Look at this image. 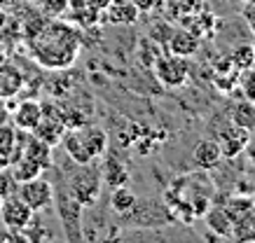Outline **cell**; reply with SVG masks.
Segmentation results:
<instances>
[{
  "label": "cell",
  "mask_w": 255,
  "mask_h": 243,
  "mask_svg": "<svg viewBox=\"0 0 255 243\" xmlns=\"http://www.w3.org/2000/svg\"><path fill=\"white\" fill-rule=\"evenodd\" d=\"M26 38L33 61L49 71H63L75 63L80 38L75 28L47 16H35V24L26 26Z\"/></svg>",
  "instance_id": "cell-1"
},
{
  "label": "cell",
  "mask_w": 255,
  "mask_h": 243,
  "mask_svg": "<svg viewBox=\"0 0 255 243\" xmlns=\"http://www.w3.org/2000/svg\"><path fill=\"white\" fill-rule=\"evenodd\" d=\"M101 168L89 162V164H75V171L68 178V185H66V192H68L75 201H78L82 208H89L99 201L101 196Z\"/></svg>",
  "instance_id": "cell-2"
},
{
  "label": "cell",
  "mask_w": 255,
  "mask_h": 243,
  "mask_svg": "<svg viewBox=\"0 0 255 243\" xmlns=\"http://www.w3.org/2000/svg\"><path fill=\"white\" fill-rule=\"evenodd\" d=\"M16 194H19V199H21L33 213L45 211V208H49L52 201H54V187H52V182H47L45 178H40V175L26 180V182H19V185H16Z\"/></svg>",
  "instance_id": "cell-3"
},
{
  "label": "cell",
  "mask_w": 255,
  "mask_h": 243,
  "mask_svg": "<svg viewBox=\"0 0 255 243\" xmlns=\"http://www.w3.org/2000/svg\"><path fill=\"white\" fill-rule=\"evenodd\" d=\"M155 75L164 86H171V89L183 86L187 82V75H190V61L183 56L166 54L155 61Z\"/></svg>",
  "instance_id": "cell-4"
},
{
  "label": "cell",
  "mask_w": 255,
  "mask_h": 243,
  "mask_svg": "<svg viewBox=\"0 0 255 243\" xmlns=\"http://www.w3.org/2000/svg\"><path fill=\"white\" fill-rule=\"evenodd\" d=\"M0 220H2L5 229H9V232H19V234H21L23 229L31 227L33 211L23 204L21 199H19V194H9V196L2 199V206H0Z\"/></svg>",
  "instance_id": "cell-5"
},
{
  "label": "cell",
  "mask_w": 255,
  "mask_h": 243,
  "mask_svg": "<svg viewBox=\"0 0 255 243\" xmlns=\"http://www.w3.org/2000/svg\"><path fill=\"white\" fill-rule=\"evenodd\" d=\"M66 131H68V126L63 124V119L59 117V115H52V112H47V110L42 108V117H40V122L35 124V129H33L31 134L35 136V138H40L42 143H47L49 148H56V145L63 141Z\"/></svg>",
  "instance_id": "cell-6"
},
{
  "label": "cell",
  "mask_w": 255,
  "mask_h": 243,
  "mask_svg": "<svg viewBox=\"0 0 255 243\" xmlns=\"http://www.w3.org/2000/svg\"><path fill=\"white\" fill-rule=\"evenodd\" d=\"M80 211H82V206L73 199V196L63 189V192H59V218H61L63 227H66V236L68 239H82V234L80 232H75V227L80 229Z\"/></svg>",
  "instance_id": "cell-7"
},
{
  "label": "cell",
  "mask_w": 255,
  "mask_h": 243,
  "mask_svg": "<svg viewBox=\"0 0 255 243\" xmlns=\"http://www.w3.org/2000/svg\"><path fill=\"white\" fill-rule=\"evenodd\" d=\"M248 134H251V131H246V129L237 126L234 122L230 126H225L223 131H220V138H218V145H220L223 157H227V159L239 157L241 152H244V148H246V143L251 141V138H248Z\"/></svg>",
  "instance_id": "cell-8"
},
{
  "label": "cell",
  "mask_w": 255,
  "mask_h": 243,
  "mask_svg": "<svg viewBox=\"0 0 255 243\" xmlns=\"http://www.w3.org/2000/svg\"><path fill=\"white\" fill-rule=\"evenodd\" d=\"M101 14H103V19L113 26H131L138 21L140 12L131 0H113Z\"/></svg>",
  "instance_id": "cell-9"
},
{
  "label": "cell",
  "mask_w": 255,
  "mask_h": 243,
  "mask_svg": "<svg viewBox=\"0 0 255 243\" xmlns=\"http://www.w3.org/2000/svg\"><path fill=\"white\" fill-rule=\"evenodd\" d=\"M42 117V103L33 101V98H26L14 108L12 112V122H14V129L19 131H33L35 124Z\"/></svg>",
  "instance_id": "cell-10"
},
{
  "label": "cell",
  "mask_w": 255,
  "mask_h": 243,
  "mask_svg": "<svg viewBox=\"0 0 255 243\" xmlns=\"http://www.w3.org/2000/svg\"><path fill=\"white\" fill-rule=\"evenodd\" d=\"M166 45H169L171 54L190 59V56H194L197 49H199V38H197L194 33H190L187 28H176V31H171Z\"/></svg>",
  "instance_id": "cell-11"
},
{
  "label": "cell",
  "mask_w": 255,
  "mask_h": 243,
  "mask_svg": "<svg viewBox=\"0 0 255 243\" xmlns=\"http://www.w3.org/2000/svg\"><path fill=\"white\" fill-rule=\"evenodd\" d=\"M220 159H223L220 145H218V141H211V138L199 141L192 150V162L199 166V168H204V171L216 168V166L220 164Z\"/></svg>",
  "instance_id": "cell-12"
},
{
  "label": "cell",
  "mask_w": 255,
  "mask_h": 243,
  "mask_svg": "<svg viewBox=\"0 0 255 243\" xmlns=\"http://www.w3.org/2000/svg\"><path fill=\"white\" fill-rule=\"evenodd\" d=\"M206 218V225L216 236H223V239H232V222L234 218L230 215V211L225 206H209V211L204 213Z\"/></svg>",
  "instance_id": "cell-13"
},
{
  "label": "cell",
  "mask_w": 255,
  "mask_h": 243,
  "mask_svg": "<svg viewBox=\"0 0 255 243\" xmlns=\"http://www.w3.org/2000/svg\"><path fill=\"white\" fill-rule=\"evenodd\" d=\"M19 157V141L14 126H0V168H7Z\"/></svg>",
  "instance_id": "cell-14"
},
{
  "label": "cell",
  "mask_w": 255,
  "mask_h": 243,
  "mask_svg": "<svg viewBox=\"0 0 255 243\" xmlns=\"http://www.w3.org/2000/svg\"><path fill=\"white\" fill-rule=\"evenodd\" d=\"M78 134H80V138H82V143H85V148L89 150V155H92L94 159L101 157V155L106 152V148H108V136H106L103 129L82 124V126H78Z\"/></svg>",
  "instance_id": "cell-15"
},
{
  "label": "cell",
  "mask_w": 255,
  "mask_h": 243,
  "mask_svg": "<svg viewBox=\"0 0 255 243\" xmlns=\"http://www.w3.org/2000/svg\"><path fill=\"white\" fill-rule=\"evenodd\" d=\"M232 239L241 243L255 241V206H251L248 211L239 213L232 222Z\"/></svg>",
  "instance_id": "cell-16"
},
{
  "label": "cell",
  "mask_w": 255,
  "mask_h": 243,
  "mask_svg": "<svg viewBox=\"0 0 255 243\" xmlns=\"http://www.w3.org/2000/svg\"><path fill=\"white\" fill-rule=\"evenodd\" d=\"M61 145L66 148V155H68L75 164H89V162H94V157L89 155V150L85 148V143H82V138H80L78 129H68L66 136H63Z\"/></svg>",
  "instance_id": "cell-17"
},
{
  "label": "cell",
  "mask_w": 255,
  "mask_h": 243,
  "mask_svg": "<svg viewBox=\"0 0 255 243\" xmlns=\"http://www.w3.org/2000/svg\"><path fill=\"white\" fill-rule=\"evenodd\" d=\"M23 86V75L9 63H0V96L9 98V96L19 94Z\"/></svg>",
  "instance_id": "cell-18"
},
{
  "label": "cell",
  "mask_w": 255,
  "mask_h": 243,
  "mask_svg": "<svg viewBox=\"0 0 255 243\" xmlns=\"http://www.w3.org/2000/svg\"><path fill=\"white\" fill-rule=\"evenodd\" d=\"M68 12L73 16V21L82 28H92L96 21H99V9L89 7L85 0H68Z\"/></svg>",
  "instance_id": "cell-19"
},
{
  "label": "cell",
  "mask_w": 255,
  "mask_h": 243,
  "mask_svg": "<svg viewBox=\"0 0 255 243\" xmlns=\"http://www.w3.org/2000/svg\"><path fill=\"white\" fill-rule=\"evenodd\" d=\"M101 180L106 182L110 189L120 187V185H127L129 182V168L115 159H108L106 162V168H101Z\"/></svg>",
  "instance_id": "cell-20"
},
{
  "label": "cell",
  "mask_w": 255,
  "mask_h": 243,
  "mask_svg": "<svg viewBox=\"0 0 255 243\" xmlns=\"http://www.w3.org/2000/svg\"><path fill=\"white\" fill-rule=\"evenodd\" d=\"M110 208L115 213H131L136 208V194H133L131 189L127 187V185H120V187L113 189V194H110Z\"/></svg>",
  "instance_id": "cell-21"
},
{
  "label": "cell",
  "mask_w": 255,
  "mask_h": 243,
  "mask_svg": "<svg viewBox=\"0 0 255 243\" xmlns=\"http://www.w3.org/2000/svg\"><path fill=\"white\" fill-rule=\"evenodd\" d=\"M232 122L246 131H255V103L253 101H239L232 110Z\"/></svg>",
  "instance_id": "cell-22"
},
{
  "label": "cell",
  "mask_w": 255,
  "mask_h": 243,
  "mask_svg": "<svg viewBox=\"0 0 255 243\" xmlns=\"http://www.w3.org/2000/svg\"><path fill=\"white\" fill-rule=\"evenodd\" d=\"M40 9L47 19H59L68 12V0H40Z\"/></svg>",
  "instance_id": "cell-23"
},
{
  "label": "cell",
  "mask_w": 255,
  "mask_h": 243,
  "mask_svg": "<svg viewBox=\"0 0 255 243\" xmlns=\"http://www.w3.org/2000/svg\"><path fill=\"white\" fill-rule=\"evenodd\" d=\"M230 61H232L234 68H239V71H244V68H251L255 61V54L253 49L246 47V45H241V47H237L232 52V56H230Z\"/></svg>",
  "instance_id": "cell-24"
},
{
  "label": "cell",
  "mask_w": 255,
  "mask_h": 243,
  "mask_svg": "<svg viewBox=\"0 0 255 243\" xmlns=\"http://www.w3.org/2000/svg\"><path fill=\"white\" fill-rule=\"evenodd\" d=\"M239 86L244 96H246V101H253L255 103V68H244L239 75Z\"/></svg>",
  "instance_id": "cell-25"
},
{
  "label": "cell",
  "mask_w": 255,
  "mask_h": 243,
  "mask_svg": "<svg viewBox=\"0 0 255 243\" xmlns=\"http://www.w3.org/2000/svg\"><path fill=\"white\" fill-rule=\"evenodd\" d=\"M131 2L138 7V12H150V9L157 7V2H159V0H131Z\"/></svg>",
  "instance_id": "cell-26"
},
{
  "label": "cell",
  "mask_w": 255,
  "mask_h": 243,
  "mask_svg": "<svg viewBox=\"0 0 255 243\" xmlns=\"http://www.w3.org/2000/svg\"><path fill=\"white\" fill-rule=\"evenodd\" d=\"M180 5H183V9H190V12H199L201 5H204V0H180Z\"/></svg>",
  "instance_id": "cell-27"
},
{
  "label": "cell",
  "mask_w": 255,
  "mask_h": 243,
  "mask_svg": "<svg viewBox=\"0 0 255 243\" xmlns=\"http://www.w3.org/2000/svg\"><path fill=\"white\" fill-rule=\"evenodd\" d=\"M244 155H246L248 164H251V166L255 168V141H253V143H251V141L246 143V148H244Z\"/></svg>",
  "instance_id": "cell-28"
},
{
  "label": "cell",
  "mask_w": 255,
  "mask_h": 243,
  "mask_svg": "<svg viewBox=\"0 0 255 243\" xmlns=\"http://www.w3.org/2000/svg\"><path fill=\"white\" fill-rule=\"evenodd\" d=\"M85 2L89 5V7H94V9H99V12H103V9L108 7L113 0H85Z\"/></svg>",
  "instance_id": "cell-29"
},
{
  "label": "cell",
  "mask_w": 255,
  "mask_h": 243,
  "mask_svg": "<svg viewBox=\"0 0 255 243\" xmlns=\"http://www.w3.org/2000/svg\"><path fill=\"white\" fill-rule=\"evenodd\" d=\"M5 24H7V14H5V12L0 9V31L5 28Z\"/></svg>",
  "instance_id": "cell-30"
}]
</instances>
